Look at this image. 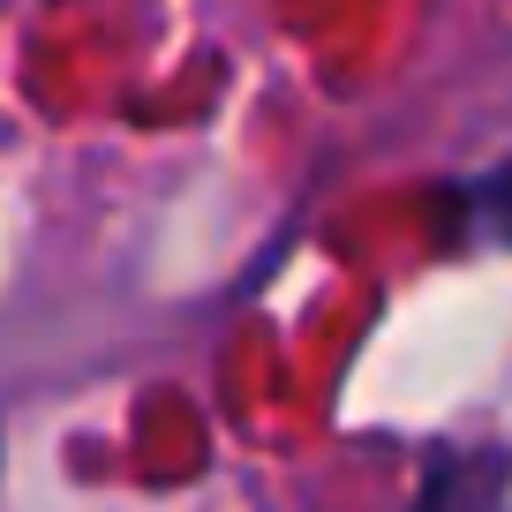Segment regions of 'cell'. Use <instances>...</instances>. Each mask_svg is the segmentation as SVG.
<instances>
[{"instance_id":"1","label":"cell","mask_w":512,"mask_h":512,"mask_svg":"<svg viewBox=\"0 0 512 512\" xmlns=\"http://www.w3.org/2000/svg\"><path fill=\"white\" fill-rule=\"evenodd\" d=\"M415 512H512L505 445H430L415 482Z\"/></svg>"},{"instance_id":"2","label":"cell","mask_w":512,"mask_h":512,"mask_svg":"<svg viewBox=\"0 0 512 512\" xmlns=\"http://www.w3.org/2000/svg\"><path fill=\"white\" fill-rule=\"evenodd\" d=\"M460 204H467V211H475V219H482V226H490V234L512 249V159H505V166H490L482 181H467Z\"/></svg>"}]
</instances>
